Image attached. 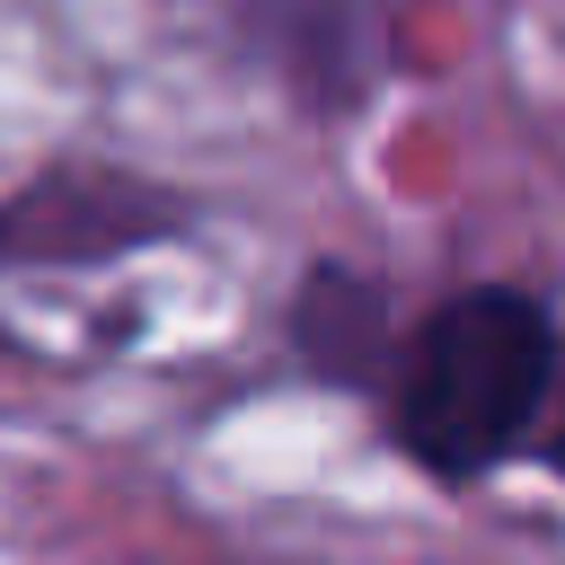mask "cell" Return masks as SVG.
<instances>
[{"mask_svg": "<svg viewBox=\"0 0 565 565\" xmlns=\"http://www.w3.org/2000/svg\"><path fill=\"white\" fill-rule=\"evenodd\" d=\"M547 380L556 318L530 291H459L397 362V441L433 477H486L539 433Z\"/></svg>", "mask_w": 565, "mask_h": 565, "instance_id": "6da1fadb", "label": "cell"}]
</instances>
